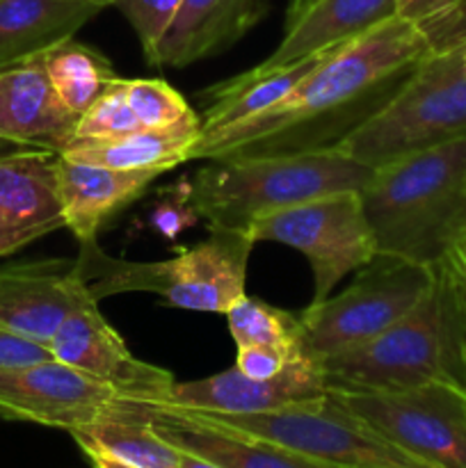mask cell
<instances>
[{
	"mask_svg": "<svg viewBox=\"0 0 466 468\" xmlns=\"http://www.w3.org/2000/svg\"><path fill=\"white\" fill-rule=\"evenodd\" d=\"M396 14L414 23L432 50L466 44V0H397Z\"/></svg>",
	"mask_w": 466,
	"mask_h": 468,
	"instance_id": "cell-27",
	"label": "cell"
},
{
	"mask_svg": "<svg viewBox=\"0 0 466 468\" xmlns=\"http://www.w3.org/2000/svg\"><path fill=\"white\" fill-rule=\"evenodd\" d=\"M373 167L336 149L313 154L208 160L187 181L190 201L208 229L247 231L254 219L315 197L361 190Z\"/></svg>",
	"mask_w": 466,
	"mask_h": 468,
	"instance_id": "cell-5",
	"label": "cell"
},
{
	"mask_svg": "<svg viewBox=\"0 0 466 468\" xmlns=\"http://www.w3.org/2000/svg\"><path fill=\"white\" fill-rule=\"evenodd\" d=\"M71 437L80 451H99L135 468H181V451L164 441L149 420L128 410L123 398L112 414Z\"/></svg>",
	"mask_w": 466,
	"mask_h": 468,
	"instance_id": "cell-24",
	"label": "cell"
},
{
	"mask_svg": "<svg viewBox=\"0 0 466 468\" xmlns=\"http://www.w3.org/2000/svg\"><path fill=\"white\" fill-rule=\"evenodd\" d=\"M41 58H44L46 76H48L58 99L62 101L64 108H69L78 117L99 96H103L110 87L122 80V76H117L112 62L105 55H101L91 46L76 41V37L55 46Z\"/></svg>",
	"mask_w": 466,
	"mask_h": 468,
	"instance_id": "cell-25",
	"label": "cell"
},
{
	"mask_svg": "<svg viewBox=\"0 0 466 468\" xmlns=\"http://www.w3.org/2000/svg\"><path fill=\"white\" fill-rule=\"evenodd\" d=\"M224 315L236 347L270 346L286 352L291 359L311 356L302 338L300 314L283 311L245 292Z\"/></svg>",
	"mask_w": 466,
	"mask_h": 468,
	"instance_id": "cell-26",
	"label": "cell"
},
{
	"mask_svg": "<svg viewBox=\"0 0 466 468\" xmlns=\"http://www.w3.org/2000/svg\"><path fill=\"white\" fill-rule=\"evenodd\" d=\"M396 9L397 0H318L295 23L283 27V39L256 67H286L320 50L345 44L396 16Z\"/></svg>",
	"mask_w": 466,
	"mask_h": 468,
	"instance_id": "cell-21",
	"label": "cell"
},
{
	"mask_svg": "<svg viewBox=\"0 0 466 468\" xmlns=\"http://www.w3.org/2000/svg\"><path fill=\"white\" fill-rule=\"evenodd\" d=\"M50 355L132 402H160L176 384L169 370L146 364L101 315L96 302L78 306L48 343Z\"/></svg>",
	"mask_w": 466,
	"mask_h": 468,
	"instance_id": "cell-12",
	"label": "cell"
},
{
	"mask_svg": "<svg viewBox=\"0 0 466 468\" xmlns=\"http://www.w3.org/2000/svg\"><path fill=\"white\" fill-rule=\"evenodd\" d=\"M123 91L142 128H169L192 117V105L163 78H123Z\"/></svg>",
	"mask_w": 466,
	"mask_h": 468,
	"instance_id": "cell-28",
	"label": "cell"
},
{
	"mask_svg": "<svg viewBox=\"0 0 466 468\" xmlns=\"http://www.w3.org/2000/svg\"><path fill=\"white\" fill-rule=\"evenodd\" d=\"M270 12V0H183L155 67L185 69L231 48Z\"/></svg>",
	"mask_w": 466,
	"mask_h": 468,
	"instance_id": "cell-18",
	"label": "cell"
},
{
	"mask_svg": "<svg viewBox=\"0 0 466 468\" xmlns=\"http://www.w3.org/2000/svg\"><path fill=\"white\" fill-rule=\"evenodd\" d=\"M329 398L323 366L313 356H304L286 366L272 379H254L233 368L204 379L178 382L167 398L154 405L181 407L210 414H268L297 405H320Z\"/></svg>",
	"mask_w": 466,
	"mask_h": 468,
	"instance_id": "cell-13",
	"label": "cell"
},
{
	"mask_svg": "<svg viewBox=\"0 0 466 468\" xmlns=\"http://www.w3.org/2000/svg\"><path fill=\"white\" fill-rule=\"evenodd\" d=\"M91 302L76 272V259L0 265V324L48 346L64 320Z\"/></svg>",
	"mask_w": 466,
	"mask_h": 468,
	"instance_id": "cell-15",
	"label": "cell"
},
{
	"mask_svg": "<svg viewBox=\"0 0 466 468\" xmlns=\"http://www.w3.org/2000/svg\"><path fill=\"white\" fill-rule=\"evenodd\" d=\"M359 195L377 254L443 263L466 240V135L379 165Z\"/></svg>",
	"mask_w": 466,
	"mask_h": 468,
	"instance_id": "cell-2",
	"label": "cell"
},
{
	"mask_svg": "<svg viewBox=\"0 0 466 468\" xmlns=\"http://www.w3.org/2000/svg\"><path fill=\"white\" fill-rule=\"evenodd\" d=\"M199 137L201 117L195 112L169 128H140L114 140L71 144L62 155L99 167L164 174L190 160Z\"/></svg>",
	"mask_w": 466,
	"mask_h": 468,
	"instance_id": "cell-23",
	"label": "cell"
},
{
	"mask_svg": "<svg viewBox=\"0 0 466 468\" xmlns=\"http://www.w3.org/2000/svg\"><path fill=\"white\" fill-rule=\"evenodd\" d=\"M78 114L64 108L44 69V58L0 69V144L62 155L73 144Z\"/></svg>",
	"mask_w": 466,
	"mask_h": 468,
	"instance_id": "cell-16",
	"label": "cell"
},
{
	"mask_svg": "<svg viewBox=\"0 0 466 468\" xmlns=\"http://www.w3.org/2000/svg\"><path fill=\"white\" fill-rule=\"evenodd\" d=\"M466 44L432 50L393 99L336 151L356 163H384L466 135Z\"/></svg>",
	"mask_w": 466,
	"mask_h": 468,
	"instance_id": "cell-6",
	"label": "cell"
},
{
	"mask_svg": "<svg viewBox=\"0 0 466 468\" xmlns=\"http://www.w3.org/2000/svg\"><path fill=\"white\" fill-rule=\"evenodd\" d=\"M50 347L39 341L21 336L12 329L0 324V370L18 368V366H30L37 361L50 359Z\"/></svg>",
	"mask_w": 466,
	"mask_h": 468,
	"instance_id": "cell-33",
	"label": "cell"
},
{
	"mask_svg": "<svg viewBox=\"0 0 466 468\" xmlns=\"http://www.w3.org/2000/svg\"><path fill=\"white\" fill-rule=\"evenodd\" d=\"M58 154L0 144V259L64 229Z\"/></svg>",
	"mask_w": 466,
	"mask_h": 468,
	"instance_id": "cell-14",
	"label": "cell"
},
{
	"mask_svg": "<svg viewBox=\"0 0 466 468\" xmlns=\"http://www.w3.org/2000/svg\"><path fill=\"white\" fill-rule=\"evenodd\" d=\"M103 9L101 0H0V69L73 39Z\"/></svg>",
	"mask_w": 466,
	"mask_h": 468,
	"instance_id": "cell-20",
	"label": "cell"
},
{
	"mask_svg": "<svg viewBox=\"0 0 466 468\" xmlns=\"http://www.w3.org/2000/svg\"><path fill=\"white\" fill-rule=\"evenodd\" d=\"M432 286L396 324L323 364L329 391H407L446 384L466 393V320L460 272L446 259Z\"/></svg>",
	"mask_w": 466,
	"mask_h": 468,
	"instance_id": "cell-3",
	"label": "cell"
},
{
	"mask_svg": "<svg viewBox=\"0 0 466 468\" xmlns=\"http://www.w3.org/2000/svg\"><path fill=\"white\" fill-rule=\"evenodd\" d=\"M300 359H291L286 352L270 346H240L236 355V368L242 375L254 379H272L286 370L288 364Z\"/></svg>",
	"mask_w": 466,
	"mask_h": 468,
	"instance_id": "cell-32",
	"label": "cell"
},
{
	"mask_svg": "<svg viewBox=\"0 0 466 468\" xmlns=\"http://www.w3.org/2000/svg\"><path fill=\"white\" fill-rule=\"evenodd\" d=\"M324 55L327 50H320L286 67L247 69L228 80L210 85L208 90L201 91V101L206 105L204 112L199 114L201 135L263 114L265 110L286 99L295 90L297 82L318 67Z\"/></svg>",
	"mask_w": 466,
	"mask_h": 468,
	"instance_id": "cell-22",
	"label": "cell"
},
{
	"mask_svg": "<svg viewBox=\"0 0 466 468\" xmlns=\"http://www.w3.org/2000/svg\"><path fill=\"white\" fill-rule=\"evenodd\" d=\"M254 242H279L297 250L313 270V300L377 256L359 190L332 192L254 219L247 229Z\"/></svg>",
	"mask_w": 466,
	"mask_h": 468,
	"instance_id": "cell-9",
	"label": "cell"
},
{
	"mask_svg": "<svg viewBox=\"0 0 466 468\" xmlns=\"http://www.w3.org/2000/svg\"><path fill=\"white\" fill-rule=\"evenodd\" d=\"M82 452H85V457L90 460L91 468H135L131 464H123V462L114 460V457L103 455V452H99V451H90V448H85Z\"/></svg>",
	"mask_w": 466,
	"mask_h": 468,
	"instance_id": "cell-34",
	"label": "cell"
},
{
	"mask_svg": "<svg viewBox=\"0 0 466 468\" xmlns=\"http://www.w3.org/2000/svg\"><path fill=\"white\" fill-rule=\"evenodd\" d=\"M196 222H201V218L190 201V186L187 181H181L160 192L146 213L144 224L160 238L176 240L185 229L195 227Z\"/></svg>",
	"mask_w": 466,
	"mask_h": 468,
	"instance_id": "cell-31",
	"label": "cell"
},
{
	"mask_svg": "<svg viewBox=\"0 0 466 468\" xmlns=\"http://www.w3.org/2000/svg\"><path fill=\"white\" fill-rule=\"evenodd\" d=\"M135 112L131 110L123 91V78L114 87H110L103 96L94 101L85 112L80 114L73 135V144L82 142H105L114 137L128 135L140 131Z\"/></svg>",
	"mask_w": 466,
	"mask_h": 468,
	"instance_id": "cell-29",
	"label": "cell"
},
{
	"mask_svg": "<svg viewBox=\"0 0 466 468\" xmlns=\"http://www.w3.org/2000/svg\"><path fill=\"white\" fill-rule=\"evenodd\" d=\"M123 402L128 410L149 420L155 432L164 441L176 446L178 451L199 455L224 468H345L302 455V452L277 446L272 441L204 423V420L181 414L172 407L154 405V402H132L126 398Z\"/></svg>",
	"mask_w": 466,
	"mask_h": 468,
	"instance_id": "cell-17",
	"label": "cell"
},
{
	"mask_svg": "<svg viewBox=\"0 0 466 468\" xmlns=\"http://www.w3.org/2000/svg\"><path fill=\"white\" fill-rule=\"evenodd\" d=\"M452 261V259H450ZM452 263H455V261H452ZM455 268H457V272H460V283H461V302H464V320H466V274H464V270L460 268V265L455 263Z\"/></svg>",
	"mask_w": 466,
	"mask_h": 468,
	"instance_id": "cell-38",
	"label": "cell"
},
{
	"mask_svg": "<svg viewBox=\"0 0 466 468\" xmlns=\"http://www.w3.org/2000/svg\"><path fill=\"white\" fill-rule=\"evenodd\" d=\"M429 53L428 37L396 14L364 35L329 48L318 67L263 114L204 133L190 160L336 149L393 99Z\"/></svg>",
	"mask_w": 466,
	"mask_h": 468,
	"instance_id": "cell-1",
	"label": "cell"
},
{
	"mask_svg": "<svg viewBox=\"0 0 466 468\" xmlns=\"http://www.w3.org/2000/svg\"><path fill=\"white\" fill-rule=\"evenodd\" d=\"M158 176V172L99 167L59 155L58 187L64 229L76 236L78 245L96 240L101 227L132 201L140 199Z\"/></svg>",
	"mask_w": 466,
	"mask_h": 468,
	"instance_id": "cell-19",
	"label": "cell"
},
{
	"mask_svg": "<svg viewBox=\"0 0 466 468\" xmlns=\"http://www.w3.org/2000/svg\"><path fill=\"white\" fill-rule=\"evenodd\" d=\"M167 407V405H163ZM217 428L233 430L247 437L272 441L302 455L345 468H434L411 452L402 451L347 414L341 405L327 398L320 405L286 407L268 414H210L172 407Z\"/></svg>",
	"mask_w": 466,
	"mask_h": 468,
	"instance_id": "cell-8",
	"label": "cell"
},
{
	"mask_svg": "<svg viewBox=\"0 0 466 468\" xmlns=\"http://www.w3.org/2000/svg\"><path fill=\"white\" fill-rule=\"evenodd\" d=\"M318 3V0H288V9H286V23H283V27L291 26V23H295L297 18L302 16V14L306 12V9H311L313 5Z\"/></svg>",
	"mask_w": 466,
	"mask_h": 468,
	"instance_id": "cell-35",
	"label": "cell"
},
{
	"mask_svg": "<svg viewBox=\"0 0 466 468\" xmlns=\"http://www.w3.org/2000/svg\"><path fill=\"white\" fill-rule=\"evenodd\" d=\"M181 468H224V466L215 464V462L210 460H204V457L199 455H192V452L181 451Z\"/></svg>",
	"mask_w": 466,
	"mask_h": 468,
	"instance_id": "cell-36",
	"label": "cell"
},
{
	"mask_svg": "<svg viewBox=\"0 0 466 468\" xmlns=\"http://www.w3.org/2000/svg\"><path fill=\"white\" fill-rule=\"evenodd\" d=\"M432 277V268L377 254L356 270L345 291L300 311L306 352L323 364L329 356L365 346L423 300Z\"/></svg>",
	"mask_w": 466,
	"mask_h": 468,
	"instance_id": "cell-7",
	"label": "cell"
},
{
	"mask_svg": "<svg viewBox=\"0 0 466 468\" xmlns=\"http://www.w3.org/2000/svg\"><path fill=\"white\" fill-rule=\"evenodd\" d=\"M114 388L55 356L0 370V419L78 432L117 410Z\"/></svg>",
	"mask_w": 466,
	"mask_h": 468,
	"instance_id": "cell-11",
	"label": "cell"
},
{
	"mask_svg": "<svg viewBox=\"0 0 466 468\" xmlns=\"http://www.w3.org/2000/svg\"><path fill=\"white\" fill-rule=\"evenodd\" d=\"M329 398L434 468H466V393L428 384L407 391H329Z\"/></svg>",
	"mask_w": 466,
	"mask_h": 468,
	"instance_id": "cell-10",
	"label": "cell"
},
{
	"mask_svg": "<svg viewBox=\"0 0 466 468\" xmlns=\"http://www.w3.org/2000/svg\"><path fill=\"white\" fill-rule=\"evenodd\" d=\"M210 236L167 261L135 263L108 256L99 240L80 242L76 272L87 297L151 292L174 309L227 314L245 295L247 268L256 242L238 229H208Z\"/></svg>",
	"mask_w": 466,
	"mask_h": 468,
	"instance_id": "cell-4",
	"label": "cell"
},
{
	"mask_svg": "<svg viewBox=\"0 0 466 468\" xmlns=\"http://www.w3.org/2000/svg\"><path fill=\"white\" fill-rule=\"evenodd\" d=\"M101 3H103V5H105V7H108V0H101Z\"/></svg>",
	"mask_w": 466,
	"mask_h": 468,
	"instance_id": "cell-39",
	"label": "cell"
},
{
	"mask_svg": "<svg viewBox=\"0 0 466 468\" xmlns=\"http://www.w3.org/2000/svg\"><path fill=\"white\" fill-rule=\"evenodd\" d=\"M448 259H452V261H455V263L460 265V268L464 270V274H466V240L461 242V245L457 247V251H455V254H452V256H448Z\"/></svg>",
	"mask_w": 466,
	"mask_h": 468,
	"instance_id": "cell-37",
	"label": "cell"
},
{
	"mask_svg": "<svg viewBox=\"0 0 466 468\" xmlns=\"http://www.w3.org/2000/svg\"><path fill=\"white\" fill-rule=\"evenodd\" d=\"M464 67H466V48H464Z\"/></svg>",
	"mask_w": 466,
	"mask_h": 468,
	"instance_id": "cell-40",
	"label": "cell"
},
{
	"mask_svg": "<svg viewBox=\"0 0 466 468\" xmlns=\"http://www.w3.org/2000/svg\"><path fill=\"white\" fill-rule=\"evenodd\" d=\"M183 0H108V7H117L135 30L146 62L155 67L158 48L176 18Z\"/></svg>",
	"mask_w": 466,
	"mask_h": 468,
	"instance_id": "cell-30",
	"label": "cell"
}]
</instances>
